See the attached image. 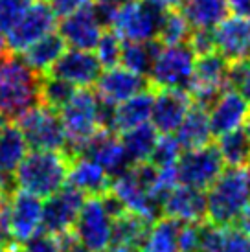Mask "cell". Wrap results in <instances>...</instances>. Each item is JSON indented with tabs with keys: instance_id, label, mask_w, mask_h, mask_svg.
<instances>
[{
	"instance_id": "1",
	"label": "cell",
	"mask_w": 250,
	"mask_h": 252,
	"mask_svg": "<svg viewBox=\"0 0 250 252\" xmlns=\"http://www.w3.org/2000/svg\"><path fill=\"white\" fill-rule=\"evenodd\" d=\"M42 76L11 50L0 54V118L17 122L41 103Z\"/></svg>"
},
{
	"instance_id": "2",
	"label": "cell",
	"mask_w": 250,
	"mask_h": 252,
	"mask_svg": "<svg viewBox=\"0 0 250 252\" xmlns=\"http://www.w3.org/2000/svg\"><path fill=\"white\" fill-rule=\"evenodd\" d=\"M70 162L72 160L62 151L31 149L24 155L15 171V181L21 189L44 199L66 184Z\"/></svg>"
},
{
	"instance_id": "3",
	"label": "cell",
	"mask_w": 250,
	"mask_h": 252,
	"mask_svg": "<svg viewBox=\"0 0 250 252\" xmlns=\"http://www.w3.org/2000/svg\"><path fill=\"white\" fill-rule=\"evenodd\" d=\"M64 134H66V147L62 153L70 160L79 157L81 149L92 138L99 127V98L96 92L89 87H81L74 91L70 99L59 111Z\"/></svg>"
},
{
	"instance_id": "4",
	"label": "cell",
	"mask_w": 250,
	"mask_h": 252,
	"mask_svg": "<svg viewBox=\"0 0 250 252\" xmlns=\"http://www.w3.org/2000/svg\"><path fill=\"white\" fill-rule=\"evenodd\" d=\"M250 203V188L243 168L222 169L206 193V221L212 224H234Z\"/></svg>"
},
{
	"instance_id": "5",
	"label": "cell",
	"mask_w": 250,
	"mask_h": 252,
	"mask_svg": "<svg viewBox=\"0 0 250 252\" xmlns=\"http://www.w3.org/2000/svg\"><path fill=\"white\" fill-rule=\"evenodd\" d=\"M166 9L160 0H125L109 28L125 41H151L156 39Z\"/></svg>"
},
{
	"instance_id": "6",
	"label": "cell",
	"mask_w": 250,
	"mask_h": 252,
	"mask_svg": "<svg viewBox=\"0 0 250 252\" xmlns=\"http://www.w3.org/2000/svg\"><path fill=\"white\" fill-rule=\"evenodd\" d=\"M197 56L188 42L162 46L149 72V85L153 89H188L193 76Z\"/></svg>"
},
{
	"instance_id": "7",
	"label": "cell",
	"mask_w": 250,
	"mask_h": 252,
	"mask_svg": "<svg viewBox=\"0 0 250 252\" xmlns=\"http://www.w3.org/2000/svg\"><path fill=\"white\" fill-rule=\"evenodd\" d=\"M222 169L224 160L214 142L197 149H184L175 164L177 182L197 189H208Z\"/></svg>"
},
{
	"instance_id": "8",
	"label": "cell",
	"mask_w": 250,
	"mask_h": 252,
	"mask_svg": "<svg viewBox=\"0 0 250 252\" xmlns=\"http://www.w3.org/2000/svg\"><path fill=\"white\" fill-rule=\"evenodd\" d=\"M228 68L230 63L217 52L197 57L193 76L186 89L195 105L210 109L222 92L230 89Z\"/></svg>"
},
{
	"instance_id": "9",
	"label": "cell",
	"mask_w": 250,
	"mask_h": 252,
	"mask_svg": "<svg viewBox=\"0 0 250 252\" xmlns=\"http://www.w3.org/2000/svg\"><path fill=\"white\" fill-rule=\"evenodd\" d=\"M17 126L24 134V140L31 149L44 151H64L66 134L62 127L59 112L46 105H39L30 109L17 120Z\"/></svg>"
},
{
	"instance_id": "10",
	"label": "cell",
	"mask_w": 250,
	"mask_h": 252,
	"mask_svg": "<svg viewBox=\"0 0 250 252\" xmlns=\"http://www.w3.org/2000/svg\"><path fill=\"white\" fill-rule=\"evenodd\" d=\"M112 216L101 195H87L74 224V234L79 243L91 252L105 251L111 243Z\"/></svg>"
},
{
	"instance_id": "11",
	"label": "cell",
	"mask_w": 250,
	"mask_h": 252,
	"mask_svg": "<svg viewBox=\"0 0 250 252\" xmlns=\"http://www.w3.org/2000/svg\"><path fill=\"white\" fill-rule=\"evenodd\" d=\"M56 13L48 2L37 0L26 9L19 21L15 22L13 28L6 32V44L11 52H22L28 48L31 42L41 39L56 28Z\"/></svg>"
},
{
	"instance_id": "12",
	"label": "cell",
	"mask_w": 250,
	"mask_h": 252,
	"mask_svg": "<svg viewBox=\"0 0 250 252\" xmlns=\"http://www.w3.org/2000/svg\"><path fill=\"white\" fill-rule=\"evenodd\" d=\"M7 228L15 243L22 245L41 228L42 203L41 197L24 189H15L6 201Z\"/></svg>"
},
{
	"instance_id": "13",
	"label": "cell",
	"mask_w": 250,
	"mask_h": 252,
	"mask_svg": "<svg viewBox=\"0 0 250 252\" xmlns=\"http://www.w3.org/2000/svg\"><path fill=\"white\" fill-rule=\"evenodd\" d=\"M85 197L87 195H83L79 189L72 188L70 184H64L54 195L46 197V203L42 204V230L52 234H64L74 230Z\"/></svg>"
},
{
	"instance_id": "14",
	"label": "cell",
	"mask_w": 250,
	"mask_h": 252,
	"mask_svg": "<svg viewBox=\"0 0 250 252\" xmlns=\"http://www.w3.org/2000/svg\"><path fill=\"white\" fill-rule=\"evenodd\" d=\"M193 105L186 89H155L151 120L158 134H175L182 120Z\"/></svg>"
},
{
	"instance_id": "15",
	"label": "cell",
	"mask_w": 250,
	"mask_h": 252,
	"mask_svg": "<svg viewBox=\"0 0 250 252\" xmlns=\"http://www.w3.org/2000/svg\"><path fill=\"white\" fill-rule=\"evenodd\" d=\"M101 68L103 66L97 61L96 54H92V50L72 48L68 52H62L59 59L52 64L48 74L81 89L96 83Z\"/></svg>"
},
{
	"instance_id": "16",
	"label": "cell",
	"mask_w": 250,
	"mask_h": 252,
	"mask_svg": "<svg viewBox=\"0 0 250 252\" xmlns=\"http://www.w3.org/2000/svg\"><path fill=\"white\" fill-rule=\"evenodd\" d=\"M96 96L109 105H118L131 96L149 89V79L125 66H111L99 74L96 83Z\"/></svg>"
},
{
	"instance_id": "17",
	"label": "cell",
	"mask_w": 250,
	"mask_h": 252,
	"mask_svg": "<svg viewBox=\"0 0 250 252\" xmlns=\"http://www.w3.org/2000/svg\"><path fill=\"white\" fill-rule=\"evenodd\" d=\"M79 155L99 164L109 173L111 179L122 175L125 169L131 166L125 157L120 134L109 131V129H97L96 133L92 134L91 140L83 146Z\"/></svg>"
},
{
	"instance_id": "18",
	"label": "cell",
	"mask_w": 250,
	"mask_h": 252,
	"mask_svg": "<svg viewBox=\"0 0 250 252\" xmlns=\"http://www.w3.org/2000/svg\"><path fill=\"white\" fill-rule=\"evenodd\" d=\"M105 30L107 28L96 17L92 4H89L74 13L62 17L57 33L62 37L64 44H70L72 48L94 50Z\"/></svg>"
},
{
	"instance_id": "19",
	"label": "cell",
	"mask_w": 250,
	"mask_h": 252,
	"mask_svg": "<svg viewBox=\"0 0 250 252\" xmlns=\"http://www.w3.org/2000/svg\"><path fill=\"white\" fill-rule=\"evenodd\" d=\"M26 153L28 144L19 126L6 122L0 131V191L6 197L15 191V171Z\"/></svg>"
},
{
	"instance_id": "20",
	"label": "cell",
	"mask_w": 250,
	"mask_h": 252,
	"mask_svg": "<svg viewBox=\"0 0 250 252\" xmlns=\"http://www.w3.org/2000/svg\"><path fill=\"white\" fill-rule=\"evenodd\" d=\"M216 52L228 63H237L250 57V19L226 17L214 28Z\"/></svg>"
},
{
	"instance_id": "21",
	"label": "cell",
	"mask_w": 250,
	"mask_h": 252,
	"mask_svg": "<svg viewBox=\"0 0 250 252\" xmlns=\"http://www.w3.org/2000/svg\"><path fill=\"white\" fill-rule=\"evenodd\" d=\"M162 214L182 223L206 221V193L204 189L177 184L162 201Z\"/></svg>"
},
{
	"instance_id": "22",
	"label": "cell",
	"mask_w": 250,
	"mask_h": 252,
	"mask_svg": "<svg viewBox=\"0 0 250 252\" xmlns=\"http://www.w3.org/2000/svg\"><path fill=\"white\" fill-rule=\"evenodd\" d=\"M249 109L250 101L241 92H237L236 89H226L208 109L214 136H221L224 133L243 127Z\"/></svg>"
},
{
	"instance_id": "23",
	"label": "cell",
	"mask_w": 250,
	"mask_h": 252,
	"mask_svg": "<svg viewBox=\"0 0 250 252\" xmlns=\"http://www.w3.org/2000/svg\"><path fill=\"white\" fill-rule=\"evenodd\" d=\"M199 252H250V234L236 224L201 223Z\"/></svg>"
},
{
	"instance_id": "24",
	"label": "cell",
	"mask_w": 250,
	"mask_h": 252,
	"mask_svg": "<svg viewBox=\"0 0 250 252\" xmlns=\"http://www.w3.org/2000/svg\"><path fill=\"white\" fill-rule=\"evenodd\" d=\"M153 99H155V89L149 87L146 91L138 92L125 99L112 109V120H111V131L116 134H122L129 131L132 127H138L146 124L151 118L153 111Z\"/></svg>"
},
{
	"instance_id": "25",
	"label": "cell",
	"mask_w": 250,
	"mask_h": 252,
	"mask_svg": "<svg viewBox=\"0 0 250 252\" xmlns=\"http://www.w3.org/2000/svg\"><path fill=\"white\" fill-rule=\"evenodd\" d=\"M112 179L99 164L87 157H76L70 162L66 184L79 189L83 195H101L111 189Z\"/></svg>"
},
{
	"instance_id": "26",
	"label": "cell",
	"mask_w": 250,
	"mask_h": 252,
	"mask_svg": "<svg viewBox=\"0 0 250 252\" xmlns=\"http://www.w3.org/2000/svg\"><path fill=\"white\" fill-rule=\"evenodd\" d=\"M175 136L182 149H197V147L210 144L214 140V133L210 126L208 109L193 103L186 112L179 129L175 131Z\"/></svg>"
},
{
	"instance_id": "27",
	"label": "cell",
	"mask_w": 250,
	"mask_h": 252,
	"mask_svg": "<svg viewBox=\"0 0 250 252\" xmlns=\"http://www.w3.org/2000/svg\"><path fill=\"white\" fill-rule=\"evenodd\" d=\"M228 13V0H186L182 4V15L191 30H214Z\"/></svg>"
},
{
	"instance_id": "28",
	"label": "cell",
	"mask_w": 250,
	"mask_h": 252,
	"mask_svg": "<svg viewBox=\"0 0 250 252\" xmlns=\"http://www.w3.org/2000/svg\"><path fill=\"white\" fill-rule=\"evenodd\" d=\"M64 52V41L56 32H50L41 39L31 42L28 48L22 50V59L39 74H48L52 64Z\"/></svg>"
},
{
	"instance_id": "29",
	"label": "cell",
	"mask_w": 250,
	"mask_h": 252,
	"mask_svg": "<svg viewBox=\"0 0 250 252\" xmlns=\"http://www.w3.org/2000/svg\"><path fill=\"white\" fill-rule=\"evenodd\" d=\"M156 138H158L156 129L153 127V124H147V122L120 134V140H122L129 164L132 166L138 162L149 160L155 144H156Z\"/></svg>"
},
{
	"instance_id": "30",
	"label": "cell",
	"mask_w": 250,
	"mask_h": 252,
	"mask_svg": "<svg viewBox=\"0 0 250 252\" xmlns=\"http://www.w3.org/2000/svg\"><path fill=\"white\" fill-rule=\"evenodd\" d=\"M160 48H162V44L156 39H151V41H127L124 42V48H122L120 63L124 64L125 68L147 77L151 72L155 59L158 56Z\"/></svg>"
},
{
	"instance_id": "31",
	"label": "cell",
	"mask_w": 250,
	"mask_h": 252,
	"mask_svg": "<svg viewBox=\"0 0 250 252\" xmlns=\"http://www.w3.org/2000/svg\"><path fill=\"white\" fill-rule=\"evenodd\" d=\"M182 221L173 217H158L151 224L142 252H179V230Z\"/></svg>"
},
{
	"instance_id": "32",
	"label": "cell",
	"mask_w": 250,
	"mask_h": 252,
	"mask_svg": "<svg viewBox=\"0 0 250 252\" xmlns=\"http://www.w3.org/2000/svg\"><path fill=\"white\" fill-rule=\"evenodd\" d=\"M216 146L226 166L243 168L250 160V138L241 127L230 131V133L221 134Z\"/></svg>"
},
{
	"instance_id": "33",
	"label": "cell",
	"mask_w": 250,
	"mask_h": 252,
	"mask_svg": "<svg viewBox=\"0 0 250 252\" xmlns=\"http://www.w3.org/2000/svg\"><path fill=\"white\" fill-rule=\"evenodd\" d=\"M191 33V28L188 21L184 19L182 11L177 7H167L162 22H160L158 33H156V41L162 46H171V44H182L188 41V37Z\"/></svg>"
},
{
	"instance_id": "34",
	"label": "cell",
	"mask_w": 250,
	"mask_h": 252,
	"mask_svg": "<svg viewBox=\"0 0 250 252\" xmlns=\"http://www.w3.org/2000/svg\"><path fill=\"white\" fill-rule=\"evenodd\" d=\"M74 85L66 83L56 76H42L41 81V105H46L54 111H61V107L70 99L74 94Z\"/></svg>"
},
{
	"instance_id": "35",
	"label": "cell",
	"mask_w": 250,
	"mask_h": 252,
	"mask_svg": "<svg viewBox=\"0 0 250 252\" xmlns=\"http://www.w3.org/2000/svg\"><path fill=\"white\" fill-rule=\"evenodd\" d=\"M182 153V147L175 134H160L153 147L149 162L155 168H169L175 166Z\"/></svg>"
},
{
	"instance_id": "36",
	"label": "cell",
	"mask_w": 250,
	"mask_h": 252,
	"mask_svg": "<svg viewBox=\"0 0 250 252\" xmlns=\"http://www.w3.org/2000/svg\"><path fill=\"white\" fill-rule=\"evenodd\" d=\"M122 48H124V39L112 32L111 28H107L101 33L99 41L96 44V57L97 61L101 63V66L105 68H111L116 66L122 59Z\"/></svg>"
},
{
	"instance_id": "37",
	"label": "cell",
	"mask_w": 250,
	"mask_h": 252,
	"mask_svg": "<svg viewBox=\"0 0 250 252\" xmlns=\"http://www.w3.org/2000/svg\"><path fill=\"white\" fill-rule=\"evenodd\" d=\"M21 247L24 252H61V234H52L39 228Z\"/></svg>"
},
{
	"instance_id": "38",
	"label": "cell",
	"mask_w": 250,
	"mask_h": 252,
	"mask_svg": "<svg viewBox=\"0 0 250 252\" xmlns=\"http://www.w3.org/2000/svg\"><path fill=\"white\" fill-rule=\"evenodd\" d=\"M33 4V0H0V28L6 33L13 28L15 22L26 13V9Z\"/></svg>"
},
{
	"instance_id": "39",
	"label": "cell",
	"mask_w": 250,
	"mask_h": 252,
	"mask_svg": "<svg viewBox=\"0 0 250 252\" xmlns=\"http://www.w3.org/2000/svg\"><path fill=\"white\" fill-rule=\"evenodd\" d=\"M228 85L230 89H236L250 101V57L237 63H230Z\"/></svg>"
},
{
	"instance_id": "40",
	"label": "cell",
	"mask_w": 250,
	"mask_h": 252,
	"mask_svg": "<svg viewBox=\"0 0 250 252\" xmlns=\"http://www.w3.org/2000/svg\"><path fill=\"white\" fill-rule=\"evenodd\" d=\"M188 46L193 50L195 56H206L216 52L214 44V30H191V33L188 37Z\"/></svg>"
},
{
	"instance_id": "41",
	"label": "cell",
	"mask_w": 250,
	"mask_h": 252,
	"mask_svg": "<svg viewBox=\"0 0 250 252\" xmlns=\"http://www.w3.org/2000/svg\"><path fill=\"white\" fill-rule=\"evenodd\" d=\"M92 0H50V6L54 9L56 17H66V15L74 13L81 7L89 6Z\"/></svg>"
},
{
	"instance_id": "42",
	"label": "cell",
	"mask_w": 250,
	"mask_h": 252,
	"mask_svg": "<svg viewBox=\"0 0 250 252\" xmlns=\"http://www.w3.org/2000/svg\"><path fill=\"white\" fill-rule=\"evenodd\" d=\"M61 243H62L61 252H91L87 247H83L79 243V239L76 238L74 230L61 234Z\"/></svg>"
},
{
	"instance_id": "43",
	"label": "cell",
	"mask_w": 250,
	"mask_h": 252,
	"mask_svg": "<svg viewBox=\"0 0 250 252\" xmlns=\"http://www.w3.org/2000/svg\"><path fill=\"white\" fill-rule=\"evenodd\" d=\"M228 7L236 17L250 19V0H228Z\"/></svg>"
},
{
	"instance_id": "44",
	"label": "cell",
	"mask_w": 250,
	"mask_h": 252,
	"mask_svg": "<svg viewBox=\"0 0 250 252\" xmlns=\"http://www.w3.org/2000/svg\"><path fill=\"white\" fill-rule=\"evenodd\" d=\"M236 226H239L241 230H245L247 234H250V203H249V206L245 208L241 214H239V217L236 219Z\"/></svg>"
},
{
	"instance_id": "45",
	"label": "cell",
	"mask_w": 250,
	"mask_h": 252,
	"mask_svg": "<svg viewBox=\"0 0 250 252\" xmlns=\"http://www.w3.org/2000/svg\"><path fill=\"white\" fill-rule=\"evenodd\" d=\"M160 2L166 7H179V6H182L186 0H160Z\"/></svg>"
},
{
	"instance_id": "46",
	"label": "cell",
	"mask_w": 250,
	"mask_h": 252,
	"mask_svg": "<svg viewBox=\"0 0 250 252\" xmlns=\"http://www.w3.org/2000/svg\"><path fill=\"white\" fill-rule=\"evenodd\" d=\"M7 50V44H6V33H4V30L0 28V54H4Z\"/></svg>"
},
{
	"instance_id": "47",
	"label": "cell",
	"mask_w": 250,
	"mask_h": 252,
	"mask_svg": "<svg viewBox=\"0 0 250 252\" xmlns=\"http://www.w3.org/2000/svg\"><path fill=\"white\" fill-rule=\"evenodd\" d=\"M17 247H19L17 243H15V245H6V243H2V241H0V252H13Z\"/></svg>"
},
{
	"instance_id": "48",
	"label": "cell",
	"mask_w": 250,
	"mask_h": 252,
	"mask_svg": "<svg viewBox=\"0 0 250 252\" xmlns=\"http://www.w3.org/2000/svg\"><path fill=\"white\" fill-rule=\"evenodd\" d=\"M245 133H247V136L250 138V109H249V114H247V120H245Z\"/></svg>"
},
{
	"instance_id": "49",
	"label": "cell",
	"mask_w": 250,
	"mask_h": 252,
	"mask_svg": "<svg viewBox=\"0 0 250 252\" xmlns=\"http://www.w3.org/2000/svg\"><path fill=\"white\" fill-rule=\"evenodd\" d=\"M6 201H7V197L4 195V193H2V191H0V208H2V206H4V204H6Z\"/></svg>"
},
{
	"instance_id": "50",
	"label": "cell",
	"mask_w": 250,
	"mask_h": 252,
	"mask_svg": "<svg viewBox=\"0 0 250 252\" xmlns=\"http://www.w3.org/2000/svg\"><path fill=\"white\" fill-rule=\"evenodd\" d=\"M245 171H247V181H249V188H250V160L247 162V169Z\"/></svg>"
},
{
	"instance_id": "51",
	"label": "cell",
	"mask_w": 250,
	"mask_h": 252,
	"mask_svg": "<svg viewBox=\"0 0 250 252\" xmlns=\"http://www.w3.org/2000/svg\"><path fill=\"white\" fill-rule=\"evenodd\" d=\"M13 252H24V251H22V247L21 245H19V247H17V249H15V251Z\"/></svg>"
}]
</instances>
